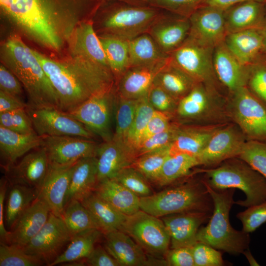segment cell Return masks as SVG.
I'll list each match as a JSON object with an SVG mask.
<instances>
[{"label": "cell", "mask_w": 266, "mask_h": 266, "mask_svg": "<svg viewBox=\"0 0 266 266\" xmlns=\"http://www.w3.org/2000/svg\"><path fill=\"white\" fill-rule=\"evenodd\" d=\"M33 52L55 90L59 109L64 112L114 88L115 77L109 68L80 57L59 62Z\"/></svg>", "instance_id": "1"}, {"label": "cell", "mask_w": 266, "mask_h": 266, "mask_svg": "<svg viewBox=\"0 0 266 266\" xmlns=\"http://www.w3.org/2000/svg\"><path fill=\"white\" fill-rule=\"evenodd\" d=\"M3 64L18 78L27 93L28 107L59 109L56 93L33 50L18 37L8 38L1 46Z\"/></svg>", "instance_id": "2"}, {"label": "cell", "mask_w": 266, "mask_h": 266, "mask_svg": "<svg viewBox=\"0 0 266 266\" xmlns=\"http://www.w3.org/2000/svg\"><path fill=\"white\" fill-rule=\"evenodd\" d=\"M7 16L26 34L52 49H60L71 28L44 0H0Z\"/></svg>", "instance_id": "3"}, {"label": "cell", "mask_w": 266, "mask_h": 266, "mask_svg": "<svg viewBox=\"0 0 266 266\" xmlns=\"http://www.w3.org/2000/svg\"><path fill=\"white\" fill-rule=\"evenodd\" d=\"M204 183L212 200L213 209L208 224L198 231L197 242L232 254L243 253L249 246V233L234 229L229 219L234 202V189L217 190Z\"/></svg>", "instance_id": "4"}, {"label": "cell", "mask_w": 266, "mask_h": 266, "mask_svg": "<svg viewBox=\"0 0 266 266\" xmlns=\"http://www.w3.org/2000/svg\"><path fill=\"white\" fill-rule=\"evenodd\" d=\"M140 208L161 218L187 212L212 213L213 203L203 180H191L140 198Z\"/></svg>", "instance_id": "5"}, {"label": "cell", "mask_w": 266, "mask_h": 266, "mask_svg": "<svg viewBox=\"0 0 266 266\" xmlns=\"http://www.w3.org/2000/svg\"><path fill=\"white\" fill-rule=\"evenodd\" d=\"M241 161H228L220 166L204 171L206 174L203 181L215 189L241 190L245 199L234 203L248 207L266 200V178Z\"/></svg>", "instance_id": "6"}, {"label": "cell", "mask_w": 266, "mask_h": 266, "mask_svg": "<svg viewBox=\"0 0 266 266\" xmlns=\"http://www.w3.org/2000/svg\"><path fill=\"white\" fill-rule=\"evenodd\" d=\"M121 231L130 236L149 256L165 259L170 238L159 217L140 209L127 216Z\"/></svg>", "instance_id": "7"}, {"label": "cell", "mask_w": 266, "mask_h": 266, "mask_svg": "<svg viewBox=\"0 0 266 266\" xmlns=\"http://www.w3.org/2000/svg\"><path fill=\"white\" fill-rule=\"evenodd\" d=\"M114 88L99 94L68 112L103 141L112 139L111 120L116 97Z\"/></svg>", "instance_id": "8"}, {"label": "cell", "mask_w": 266, "mask_h": 266, "mask_svg": "<svg viewBox=\"0 0 266 266\" xmlns=\"http://www.w3.org/2000/svg\"><path fill=\"white\" fill-rule=\"evenodd\" d=\"M213 50L188 36L169 56L175 65L195 81L208 86L217 78L213 64Z\"/></svg>", "instance_id": "9"}, {"label": "cell", "mask_w": 266, "mask_h": 266, "mask_svg": "<svg viewBox=\"0 0 266 266\" xmlns=\"http://www.w3.org/2000/svg\"><path fill=\"white\" fill-rule=\"evenodd\" d=\"M234 118L251 140L266 142V103L247 86L233 92Z\"/></svg>", "instance_id": "10"}, {"label": "cell", "mask_w": 266, "mask_h": 266, "mask_svg": "<svg viewBox=\"0 0 266 266\" xmlns=\"http://www.w3.org/2000/svg\"><path fill=\"white\" fill-rule=\"evenodd\" d=\"M159 16L150 7L120 6L105 18L103 26L108 32L107 34L129 41L147 33Z\"/></svg>", "instance_id": "11"}, {"label": "cell", "mask_w": 266, "mask_h": 266, "mask_svg": "<svg viewBox=\"0 0 266 266\" xmlns=\"http://www.w3.org/2000/svg\"><path fill=\"white\" fill-rule=\"evenodd\" d=\"M35 133L40 136L70 135L93 139L96 135L68 113L55 108L28 106Z\"/></svg>", "instance_id": "12"}, {"label": "cell", "mask_w": 266, "mask_h": 266, "mask_svg": "<svg viewBox=\"0 0 266 266\" xmlns=\"http://www.w3.org/2000/svg\"><path fill=\"white\" fill-rule=\"evenodd\" d=\"M72 237L61 217L50 212L42 229L22 248L27 253L38 257L49 266Z\"/></svg>", "instance_id": "13"}, {"label": "cell", "mask_w": 266, "mask_h": 266, "mask_svg": "<svg viewBox=\"0 0 266 266\" xmlns=\"http://www.w3.org/2000/svg\"><path fill=\"white\" fill-rule=\"evenodd\" d=\"M42 146L45 149L49 164L55 166L72 165L84 158L96 156L99 146L92 139L76 136H44Z\"/></svg>", "instance_id": "14"}, {"label": "cell", "mask_w": 266, "mask_h": 266, "mask_svg": "<svg viewBox=\"0 0 266 266\" xmlns=\"http://www.w3.org/2000/svg\"><path fill=\"white\" fill-rule=\"evenodd\" d=\"M225 10L209 5L199 6L189 17L191 27L188 36L214 49L224 41L227 34Z\"/></svg>", "instance_id": "15"}, {"label": "cell", "mask_w": 266, "mask_h": 266, "mask_svg": "<svg viewBox=\"0 0 266 266\" xmlns=\"http://www.w3.org/2000/svg\"><path fill=\"white\" fill-rule=\"evenodd\" d=\"M104 247L120 266H167L165 259L149 256L128 234L116 230L103 234Z\"/></svg>", "instance_id": "16"}, {"label": "cell", "mask_w": 266, "mask_h": 266, "mask_svg": "<svg viewBox=\"0 0 266 266\" xmlns=\"http://www.w3.org/2000/svg\"><path fill=\"white\" fill-rule=\"evenodd\" d=\"M49 163L46 151L41 146L28 152L17 163L3 169L9 184H20L40 191Z\"/></svg>", "instance_id": "17"}, {"label": "cell", "mask_w": 266, "mask_h": 266, "mask_svg": "<svg viewBox=\"0 0 266 266\" xmlns=\"http://www.w3.org/2000/svg\"><path fill=\"white\" fill-rule=\"evenodd\" d=\"M169 60L170 56L151 64L130 67L118 79L117 94L132 100L147 97L157 74Z\"/></svg>", "instance_id": "18"}, {"label": "cell", "mask_w": 266, "mask_h": 266, "mask_svg": "<svg viewBox=\"0 0 266 266\" xmlns=\"http://www.w3.org/2000/svg\"><path fill=\"white\" fill-rule=\"evenodd\" d=\"M96 158L98 182L113 179L122 169L131 166L136 155L125 141L112 138L99 145Z\"/></svg>", "instance_id": "19"}, {"label": "cell", "mask_w": 266, "mask_h": 266, "mask_svg": "<svg viewBox=\"0 0 266 266\" xmlns=\"http://www.w3.org/2000/svg\"><path fill=\"white\" fill-rule=\"evenodd\" d=\"M244 143L233 128L217 129L197 157L200 165L212 166L238 157Z\"/></svg>", "instance_id": "20"}, {"label": "cell", "mask_w": 266, "mask_h": 266, "mask_svg": "<svg viewBox=\"0 0 266 266\" xmlns=\"http://www.w3.org/2000/svg\"><path fill=\"white\" fill-rule=\"evenodd\" d=\"M212 213L187 212L161 217L170 236L171 248L191 247L196 242L200 226L207 221Z\"/></svg>", "instance_id": "21"}, {"label": "cell", "mask_w": 266, "mask_h": 266, "mask_svg": "<svg viewBox=\"0 0 266 266\" xmlns=\"http://www.w3.org/2000/svg\"><path fill=\"white\" fill-rule=\"evenodd\" d=\"M75 163L66 166L49 164L38 197L47 204L51 213L60 217Z\"/></svg>", "instance_id": "22"}, {"label": "cell", "mask_w": 266, "mask_h": 266, "mask_svg": "<svg viewBox=\"0 0 266 266\" xmlns=\"http://www.w3.org/2000/svg\"><path fill=\"white\" fill-rule=\"evenodd\" d=\"M190 27L189 18L159 16L147 33L162 51L169 55L188 37Z\"/></svg>", "instance_id": "23"}, {"label": "cell", "mask_w": 266, "mask_h": 266, "mask_svg": "<svg viewBox=\"0 0 266 266\" xmlns=\"http://www.w3.org/2000/svg\"><path fill=\"white\" fill-rule=\"evenodd\" d=\"M213 64L216 77L232 92L247 86L249 66L242 65L224 41L214 48Z\"/></svg>", "instance_id": "24"}, {"label": "cell", "mask_w": 266, "mask_h": 266, "mask_svg": "<svg viewBox=\"0 0 266 266\" xmlns=\"http://www.w3.org/2000/svg\"><path fill=\"white\" fill-rule=\"evenodd\" d=\"M50 210L47 204L37 198L18 219L7 243L25 246L40 231L47 222Z\"/></svg>", "instance_id": "25"}, {"label": "cell", "mask_w": 266, "mask_h": 266, "mask_svg": "<svg viewBox=\"0 0 266 266\" xmlns=\"http://www.w3.org/2000/svg\"><path fill=\"white\" fill-rule=\"evenodd\" d=\"M262 29H251L227 33L224 42L244 66H250L264 56Z\"/></svg>", "instance_id": "26"}, {"label": "cell", "mask_w": 266, "mask_h": 266, "mask_svg": "<svg viewBox=\"0 0 266 266\" xmlns=\"http://www.w3.org/2000/svg\"><path fill=\"white\" fill-rule=\"evenodd\" d=\"M266 4L248 1L225 10L227 34L251 29H262L266 13Z\"/></svg>", "instance_id": "27"}, {"label": "cell", "mask_w": 266, "mask_h": 266, "mask_svg": "<svg viewBox=\"0 0 266 266\" xmlns=\"http://www.w3.org/2000/svg\"><path fill=\"white\" fill-rule=\"evenodd\" d=\"M42 137L36 133H22L0 126V153L3 168L15 164L18 159L42 146Z\"/></svg>", "instance_id": "28"}, {"label": "cell", "mask_w": 266, "mask_h": 266, "mask_svg": "<svg viewBox=\"0 0 266 266\" xmlns=\"http://www.w3.org/2000/svg\"><path fill=\"white\" fill-rule=\"evenodd\" d=\"M72 41L73 57L84 58L110 69L99 37L91 23L82 22L77 26Z\"/></svg>", "instance_id": "29"}, {"label": "cell", "mask_w": 266, "mask_h": 266, "mask_svg": "<svg viewBox=\"0 0 266 266\" xmlns=\"http://www.w3.org/2000/svg\"><path fill=\"white\" fill-rule=\"evenodd\" d=\"M98 183L96 157H86L78 161L71 175L65 206L72 200L82 201L94 192Z\"/></svg>", "instance_id": "30"}, {"label": "cell", "mask_w": 266, "mask_h": 266, "mask_svg": "<svg viewBox=\"0 0 266 266\" xmlns=\"http://www.w3.org/2000/svg\"><path fill=\"white\" fill-rule=\"evenodd\" d=\"M94 192L127 216L140 209V198L114 179L99 181Z\"/></svg>", "instance_id": "31"}, {"label": "cell", "mask_w": 266, "mask_h": 266, "mask_svg": "<svg viewBox=\"0 0 266 266\" xmlns=\"http://www.w3.org/2000/svg\"><path fill=\"white\" fill-rule=\"evenodd\" d=\"M81 201L91 212L103 234L122 230L128 216L118 211L94 192Z\"/></svg>", "instance_id": "32"}, {"label": "cell", "mask_w": 266, "mask_h": 266, "mask_svg": "<svg viewBox=\"0 0 266 266\" xmlns=\"http://www.w3.org/2000/svg\"><path fill=\"white\" fill-rule=\"evenodd\" d=\"M217 129L178 126L171 145V153H182L197 158Z\"/></svg>", "instance_id": "33"}, {"label": "cell", "mask_w": 266, "mask_h": 266, "mask_svg": "<svg viewBox=\"0 0 266 266\" xmlns=\"http://www.w3.org/2000/svg\"><path fill=\"white\" fill-rule=\"evenodd\" d=\"M8 189L4 221L6 229L10 231L20 217L38 198L39 191L20 184L9 183Z\"/></svg>", "instance_id": "34"}, {"label": "cell", "mask_w": 266, "mask_h": 266, "mask_svg": "<svg viewBox=\"0 0 266 266\" xmlns=\"http://www.w3.org/2000/svg\"><path fill=\"white\" fill-rule=\"evenodd\" d=\"M197 83L190 76L171 60L158 73L153 84L179 100Z\"/></svg>", "instance_id": "35"}, {"label": "cell", "mask_w": 266, "mask_h": 266, "mask_svg": "<svg viewBox=\"0 0 266 266\" xmlns=\"http://www.w3.org/2000/svg\"><path fill=\"white\" fill-rule=\"evenodd\" d=\"M103 234L99 229L89 230L74 234L66 248L49 266L85 259Z\"/></svg>", "instance_id": "36"}, {"label": "cell", "mask_w": 266, "mask_h": 266, "mask_svg": "<svg viewBox=\"0 0 266 266\" xmlns=\"http://www.w3.org/2000/svg\"><path fill=\"white\" fill-rule=\"evenodd\" d=\"M128 46L129 67L151 64L169 56L162 51L148 33L129 40Z\"/></svg>", "instance_id": "37"}, {"label": "cell", "mask_w": 266, "mask_h": 266, "mask_svg": "<svg viewBox=\"0 0 266 266\" xmlns=\"http://www.w3.org/2000/svg\"><path fill=\"white\" fill-rule=\"evenodd\" d=\"M200 166L198 159L182 153H171L165 161L155 184L167 186L188 175L191 170Z\"/></svg>", "instance_id": "38"}, {"label": "cell", "mask_w": 266, "mask_h": 266, "mask_svg": "<svg viewBox=\"0 0 266 266\" xmlns=\"http://www.w3.org/2000/svg\"><path fill=\"white\" fill-rule=\"evenodd\" d=\"M99 38L109 67L118 79L129 67L128 40L107 34Z\"/></svg>", "instance_id": "39"}, {"label": "cell", "mask_w": 266, "mask_h": 266, "mask_svg": "<svg viewBox=\"0 0 266 266\" xmlns=\"http://www.w3.org/2000/svg\"><path fill=\"white\" fill-rule=\"evenodd\" d=\"M61 218L72 235L99 227L88 209L81 201L72 200L65 205Z\"/></svg>", "instance_id": "40"}, {"label": "cell", "mask_w": 266, "mask_h": 266, "mask_svg": "<svg viewBox=\"0 0 266 266\" xmlns=\"http://www.w3.org/2000/svg\"><path fill=\"white\" fill-rule=\"evenodd\" d=\"M210 104L207 90L203 84L197 83L178 103L176 113L183 118H194L201 115Z\"/></svg>", "instance_id": "41"}, {"label": "cell", "mask_w": 266, "mask_h": 266, "mask_svg": "<svg viewBox=\"0 0 266 266\" xmlns=\"http://www.w3.org/2000/svg\"><path fill=\"white\" fill-rule=\"evenodd\" d=\"M138 100L123 98L116 94L114 109L115 129L113 138L125 141L135 116Z\"/></svg>", "instance_id": "42"}, {"label": "cell", "mask_w": 266, "mask_h": 266, "mask_svg": "<svg viewBox=\"0 0 266 266\" xmlns=\"http://www.w3.org/2000/svg\"><path fill=\"white\" fill-rule=\"evenodd\" d=\"M170 148L171 145L140 155L131 166L138 170L150 182L155 183L170 153Z\"/></svg>", "instance_id": "43"}, {"label": "cell", "mask_w": 266, "mask_h": 266, "mask_svg": "<svg viewBox=\"0 0 266 266\" xmlns=\"http://www.w3.org/2000/svg\"><path fill=\"white\" fill-rule=\"evenodd\" d=\"M112 179L123 185L140 198L154 194L150 182L132 166L121 170Z\"/></svg>", "instance_id": "44"}, {"label": "cell", "mask_w": 266, "mask_h": 266, "mask_svg": "<svg viewBox=\"0 0 266 266\" xmlns=\"http://www.w3.org/2000/svg\"><path fill=\"white\" fill-rule=\"evenodd\" d=\"M44 263L38 257L27 253L17 245L0 243V266H39Z\"/></svg>", "instance_id": "45"}, {"label": "cell", "mask_w": 266, "mask_h": 266, "mask_svg": "<svg viewBox=\"0 0 266 266\" xmlns=\"http://www.w3.org/2000/svg\"><path fill=\"white\" fill-rule=\"evenodd\" d=\"M154 111L147 97L138 100L135 116L125 140L134 150Z\"/></svg>", "instance_id": "46"}, {"label": "cell", "mask_w": 266, "mask_h": 266, "mask_svg": "<svg viewBox=\"0 0 266 266\" xmlns=\"http://www.w3.org/2000/svg\"><path fill=\"white\" fill-rule=\"evenodd\" d=\"M238 157L266 178V142H245Z\"/></svg>", "instance_id": "47"}, {"label": "cell", "mask_w": 266, "mask_h": 266, "mask_svg": "<svg viewBox=\"0 0 266 266\" xmlns=\"http://www.w3.org/2000/svg\"><path fill=\"white\" fill-rule=\"evenodd\" d=\"M0 126L22 133H35L26 108L0 112Z\"/></svg>", "instance_id": "48"}, {"label": "cell", "mask_w": 266, "mask_h": 266, "mask_svg": "<svg viewBox=\"0 0 266 266\" xmlns=\"http://www.w3.org/2000/svg\"><path fill=\"white\" fill-rule=\"evenodd\" d=\"M178 126L171 123L166 130L139 143L134 149L136 157L171 145Z\"/></svg>", "instance_id": "49"}, {"label": "cell", "mask_w": 266, "mask_h": 266, "mask_svg": "<svg viewBox=\"0 0 266 266\" xmlns=\"http://www.w3.org/2000/svg\"><path fill=\"white\" fill-rule=\"evenodd\" d=\"M247 87L266 103V57L249 66Z\"/></svg>", "instance_id": "50"}, {"label": "cell", "mask_w": 266, "mask_h": 266, "mask_svg": "<svg viewBox=\"0 0 266 266\" xmlns=\"http://www.w3.org/2000/svg\"><path fill=\"white\" fill-rule=\"evenodd\" d=\"M147 99L155 110L171 116L176 113L178 101L157 85L153 84Z\"/></svg>", "instance_id": "51"}, {"label": "cell", "mask_w": 266, "mask_h": 266, "mask_svg": "<svg viewBox=\"0 0 266 266\" xmlns=\"http://www.w3.org/2000/svg\"><path fill=\"white\" fill-rule=\"evenodd\" d=\"M236 217L242 223V231L248 233L253 232L266 222V200L248 207Z\"/></svg>", "instance_id": "52"}, {"label": "cell", "mask_w": 266, "mask_h": 266, "mask_svg": "<svg viewBox=\"0 0 266 266\" xmlns=\"http://www.w3.org/2000/svg\"><path fill=\"white\" fill-rule=\"evenodd\" d=\"M191 248L195 266L224 265L222 254L217 249L200 242H196Z\"/></svg>", "instance_id": "53"}, {"label": "cell", "mask_w": 266, "mask_h": 266, "mask_svg": "<svg viewBox=\"0 0 266 266\" xmlns=\"http://www.w3.org/2000/svg\"><path fill=\"white\" fill-rule=\"evenodd\" d=\"M204 0H152L155 4L189 18Z\"/></svg>", "instance_id": "54"}, {"label": "cell", "mask_w": 266, "mask_h": 266, "mask_svg": "<svg viewBox=\"0 0 266 266\" xmlns=\"http://www.w3.org/2000/svg\"><path fill=\"white\" fill-rule=\"evenodd\" d=\"M18 78L3 64L0 66V90L21 99L22 84Z\"/></svg>", "instance_id": "55"}, {"label": "cell", "mask_w": 266, "mask_h": 266, "mask_svg": "<svg viewBox=\"0 0 266 266\" xmlns=\"http://www.w3.org/2000/svg\"><path fill=\"white\" fill-rule=\"evenodd\" d=\"M171 117L167 114L155 110L140 137L138 144L145 139L166 130L171 124L170 122Z\"/></svg>", "instance_id": "56"}, {"label": "cell", "mask_w": 266, "mask_h": 266, "mask_svg": "<svg viewBox=\"0 0 266 266\" xmlns=\"http://www.w3.org/2000/svg\"><path fill=\"white\" fill-rule=\"evenodd\" d=\"M165 259L167 266H195L191 247L171 248L167 252Z\"/></svg>", "instance_id": "57"}, {"label": "cell", "mask_w": 266, "mask_h": 266, "mask_svg": "<svg viewBox=\"0 0 266 266\" xmlns=\"http://www.w3.org/2000/svg\"><path fill=\"white\" fill-rule=\"evenodd\" d=\"M85 261L87 265L91 266H120L105 248L100 245L95 246Z\"/></svg>", "instance_id": "58"}, {"label": "cell", "mask_w": 266, "mask_h": 266, "mask_svg": "<svg viewBox=\"0 0 266 266\" xmlns=\"http://www.w3.org/2000/svg\"><path fill=\"white\" fill-rule=\"evenodd\" d=\"M8 181L5 176L1 178L0 181V241L7 243L10 231L5 226L4 221V201L8 187Z\"/></svg>", "instance_id": "59"}, {"label": "cell", "mask_w": 266, "mask_h": 266, "mask_svg": "<svg viewBox=\"0 0 266 266\" xmlns=\"http://www.w3.org/2000/svg\"><path fill=\"white\" fill-rule=\"evenodd\" d=\"M28 106V103L21 99L0 90V112L26 108Z\"/></svg>", "instance_id": "60"}, {"label": "cell", "mask_w": 266, "mask_h": 266, "mask_svg": "<svg viewBox=\"0 0 266 266\" xmlns=\"http://www.w3.org/2000/svg\"><path fill=\"white\" fill-rule=\"evenodd\" d=\"M248 1H257L266 4V0H204L201 5H209L224 10L235 4Z\"/></svg>", "instance_id": "61"}, {"label": "cell", "mask_w": 266, "mask_h": 266, "mask_svg": "<svg viewBox=\"0 0 266 266\" xmlns=\"http://www.w3.org/2000/svg\"><path fill=\"white\" fill-rule=\"evenodd\" d=\"M262 30L263 39V52L264 56L266 57V13L264 24Z\"/></svg>", "instance_id": "62"}, {"label": "cell", "mask_w": 266, "mask_h": 266, "mask_svg": "<svg viewBox=\"0 0 266 266\" xmlns=\"http://www.w3.org/2000/svg\"><path fill=\"white\" fill-rule=\"evenodd\" d=\"M243 254H244V255L246 256L247 260L249 261V263L251 265H252V266H258L259 265H258V264L256 262V261H255V260L253 258V257H252L251 254L250 253V252L248 251V250H246L243 253Z\"/></svg>", "instance_id": "63"}, {"label": "cell", "mask_w": 266, "mask_h": 266, "mask_svg": "<svg viewBox=\"0 0 266 266\" xmlns=\"http://www.w3.org/2000/svg\"><path fill=\"white\" fill-rule=\"evenodd\" d=\"M125 0V1H140V2H152V0Z\"/></svg>", "instance_id": "64"}]
</instances>
